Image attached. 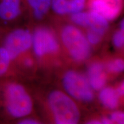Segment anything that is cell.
I'll list each match as a JSON object with an SVG mask.
<instances>
[{
  "label": "cell",
  "instance_id": "6",
  "mask_svg": "<svg viewBox=\"0 0 124 124\" xmlns=\"http://www.w3.org/2000/svg\"><path fill=\"white\" fill-rule=\"evenodd\" d=\"M32 46L39 57L55 53L59 48L58 40L53 32L44 27L39 28L34 32Z\"/></svg>",
  "mask_w": 124,
  "mask_h": 124
},
{
  "label": "cell",
  "instance_id": "1",
  "mask_svg": "<svg viewBox=\"0 0 124 124\" xmlns=\"http://www.w3.org/2000/svg\"><path fill=\"white\" fill-rule=\"evenodd\" d=\"M0 91V101L6 114L12 119L27 117L33 110V102L24 86L16 82L6 83Z\"/></svg>",
  "mask_w": 124,
  "mask_h": 124
},
{
  "label": "cell",
  "instance_id": "7",
  "mask_svg": "<svg viewBox=\"0 0 124 124\" xmlns=\"http://www.w3.org/2000/svg\"><path fill=\"white\" fill-rule=\"evenodd\" d=\"M23 0H0V20L5 23L15 21L22 13Z\"/></svg>",
  "mask_w": 124,
  "mask_h": 124
},
{
  "label": "cell",
  "instance_id": "8",
  "mask_svg": "<svg viewBox=\"0 0 124 124\" xmlns=\"http://www.w3.org/2000/svg\"><path fill=\"white\" fill-rule=\"evenodd\" d=\"M87 78L93 90L98 91L104 87L107 76L103 65L99 62L92 63L88 69Z\"/></svg>",
  "mask_w": 124,
  "mask_h": 124
},
{
  "label": "cell",
  "instance_id": "21",
  "mask_svg": "<svg viewBox=\"0 0 124 124\" xmlns=\"http://www.w3.org/2000/svg\"><path fill=\"white\" fill-rule=\"evenodd\" d=\"M120 29L121 30L124 31V20H121L120 23Z\"/></svg>",
  "mask_w": 124,
  "mask_h": 124
},
{
  "label": "cell",
  "instance_id": "3",
  "mask_svg": "<svg viewBox=\"0 0 124 124\" xmlns=\"http://www.w3.org/2000/svg\"><path fill=\"white\" fill-rule=\"evenodd\" d=\"M61 39L71 57L78 62L88 58L90 54V44L86 36L77 27L67 25L62 29Z\"/></svg>",
  "mask_w": 124,
  "mask_h": 124
},
{
  "label": "cell",
  "instance_id": "4",
  "mask_svg": "<svg viewBox=\"0 0 124 124\" xmlns=\"http://www.w3.org/2000/svg\"><path fill=\"white\" fill-rule=\"evenodd\" d=\"M63 86L71 98L83 102H90L94 98L93 90L87 78L75 71L67 72L63 78Z\"/></svg>",
  "mask_w": 124,
  "mask_h": 124
},
{
  "label": "cell",
  "instance_id": "14",
  "mask_svg": "<svg viewBox=\"0 0 124 124\" xmlns=\"http://www.w3.org/2000/svg\"><path fill=\"white\" fill-rule=\"evenodd\" d=\"M113 42L116 47L120 48L123 46L124 44V31L120 30L116 32L113 38Z\"/></svg>",
  "mask_w": 124,
  "mask_h": 124
},
{
  "label": "cell",
  "instance_id": "18",
  "mask_svg": "<svg viewBox=\"0 0 124 124\" xmlns=\"http://www.w3.org/2000/svg\"><path fill=\"white\" fill-rule=\"evenodd\" d=\"M23 64L27 67H31L33 64V61L31 58H26L23 60Z\"/></svg>",
  "mask_w": 124,
  "mask_h": 124
},
{
  "label": "cell",
  "instance_id": "11",
  "mask_svg": "<svg viewBox=\"0 0 124 124\" xmlns=\"http://www.w3.org/2000/svg\"><path fill=\"white\" fill-rule=\"evenodd\" d=\"M12 61L7 49L3 46H0V78L8 72Z\"/></svg>",
  "mask_w": 124,
  "mask_h": 124
},
{
  "label": "cell",
  "instance_id": "13",
  "mask_svg": "<svg viewBox=\"0 0 124 124\" xmlns=\"http://www.w3.org/2000/svg\"><path fill=\"white\" fill-rule=\"evenodd\" d=\"M108 71L113 73L121 72L124 70V62L121 59H117L110 62L108 65Z\"/></svg>",
  "mask_w": 124,
  "mask_h": 124
},
{
  "label": "cell",
  "instance_id": "2",
  "mask_svg": "<svg viewBox=\"0 0 124 124\" xmlns=\"http://www.w3.org/2000/svg\"><path fill=\"white\" fill-rule=\"evenodd\" d=\"M48 103L58 124H76L79 121V108L70 96L59 90L51 92Z\"/></svg>",
  "mask_w": 124,
  "mask_h": 124
},
{
  "label": "cell",
  "instance_id": "16",
  "mask_svg": "<svg viewBox=\"0 0 124 124\" xmlns=\"http://www.w3.org/2000/svg\"><path fill=\"white\" fill-rule=\"evenodd\" d=\"M39 123V122L36 120L26 117L23 118L18 121V124H38Z\"/></svg>",
  "mask_w": 124,
  "mask_h": 124
},
{
  "label": "cell",
  "instance_id": "17",
  "mask_svg": "<svg viewBox=\"0 0 124 124\" xmlns=\"http://www.w3.org/2000/svg\"><path fill=\"white\" fill-rule=\"evenodd\" d=\"M116 91H117L118 95H119V97H121L124 95V82H122L121 84L118 86V87L116 89Z\"/></svg>",
  "mask_w": 124,
  "mask_h": 124
},
{
  "label": "cell",
  "instance_id": "9",
  "mask_svg": "<svg viewBox=\"0 0 124 124\" xmlns=\"http://www.w3.org/2000/svg\"><path fill=\"white\" fill-rule=\"evenodd\" d=\"M35 19L42 20L51 9V0H24Z\"/></svg>",
  "mask_w": 124,
  "mask_h": 124
},
{
  "label": "cell",
  "instance_id": "19",
  "mask_svg": "<svg viewBox=\"0 0 124 124\" xmlns=\"http://www.w3.org/2000/svg\"><path fill=\"white\" fill-rule=\"evenodd\" d=\"M101 124H112L113 122L111 121L110 119V118H103V119H102L101 121Z\"/></svg>",
  "mask_w": 124,
  "mask_h": 124
},
{
  "label": "cell",
  "instance_id": "15",
  "mask_svg": "<svg viewBox=\"0 0 124 124\" xmlns=\"http://www.w3.org/2000/svg\"><path fill=\"white\" fill-rule=\"evenodd\" d=\"M111 121L116 123L122 124L124 123V114L122 111H115L111 114L110 117Z\"/></svg>",
  "mask_w": 124,
  "mask_h": 124
},
{
  "label": "cell",
  "instance_id": "5",
  "mask_svg": "<svg viewBox=\"0 0 124 124\" xmlns=\"http://www.w3.org/2000/svg\"><path fill=\"white\" fill-rule=\"evenodd\" d=\"M32 43V35L29 31L17 28L10 31L6 36L2 46L14 60L30 49Z\"/></svg>",
  "mask_w": 124,
  "mask_h": 124
},
{
  "label": "cell",
  "instance_id": "12",
  "mask_svg": "<svg viewBox=\"0 0 124 124\" xmlns=\"http://www.w3.org/2000/svg\"><path fill=\"white\" fill-rule=\"evenodd\" d=\"M103 35L104 33L100 31L88 29L86 37L90 44L96 45L100 42Z\"/></svg>",
  "mask_w": 124,
  "mask_h": 124
},
{
  "label": "cell",
  "instance_id": "20",
  "mask_svg": "<svg viewBox=\"0 0 124 124\" xmlns=\"http://www.w3.org/2000/svg\"><path fill=\"white\" fill-rule=\"evenodd\" d=\"M88 123L90 124H101V121H98V120H93L90 121Z\"/></svg>",
  "mask_w": 124,
  "mask_h": 124
},
{
  "label": "cell",
  "instance_id": "10",
  "mask_svg": "<svg viewBox=\"0 0 124 124\" xmlns=\"http://www.w3.org/2000/svg\"><path fill=\"white\" fill-rule=\"evenodd\" d=\"M119 95L115 89L111 87H103L100 90L99 99L106 108L114 109L118 105Z\"/></svg>",
  "mask_w": 124,
  "mask_h": 124
}]
</instances>
